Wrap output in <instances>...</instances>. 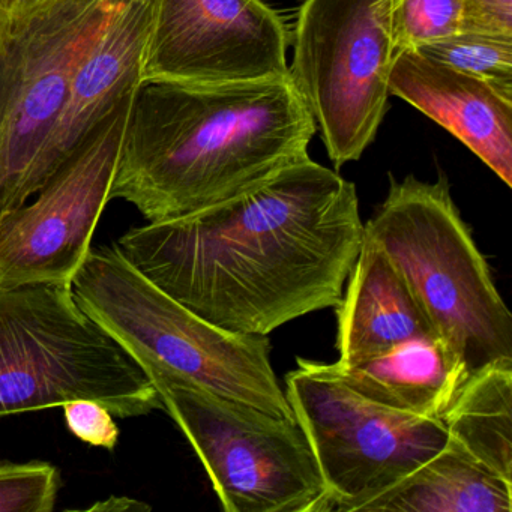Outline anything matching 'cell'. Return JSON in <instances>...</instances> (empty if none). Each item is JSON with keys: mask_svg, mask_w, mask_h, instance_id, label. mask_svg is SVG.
<instances>
[{"mask_svg": "<svg viewBox=\"0 0 512 512\" xmlns=\"http://www.w3.org/2000/svg\"><path fill=\"white\" fill-rule=\"evenodd\" d=\"M362 241L355 185L308 157L223 202L134 227L115 245L212 325L269 335L340 304Z\"/></svg>", "mask_w": 512, "mask_h": 512, "instance_id": "1", "label": "cell"}, {"mask_svg": "<svg viewBox=\"0 0 512 512\" xmlns=\"http://www.w3.org/2000/svg\"><path fill=\"white\" fill-rule=\"evenodd\" d=\"M316 122L289 74L254 82L140 83L110 200L149 221L223 202L310 157Z\"/></svg>", "mask_w": 512, "mask_h": 512, "instance_id": "2", "label": "cell"}, {"mask_svg": "<svg viewBox=\"0 0 512 512\" xmlns=\"http://www.w3.org/2000/svg\"><path fill=\"white\" fill-rule=\"evenodd\" d=\"M74 298L146 373H164L269 415L296 419L271 362L268 335L226 331L188 310L113 247L91 250Z\"/></svg>", "mask_w": 512, "mask_h": 512, "instance_id": "3", "label": "cell"}, {"mask_svg": "<svg viewBox=\"0 0 512 512\" xmlns=\"http://www.w3.org/2000/svg\"><path fill=\"white\" fill-rule=\"evenodd\" d=\"M364 235L394 263L466 379L512 362L511 313L445 176L433 184L391 179Z\"/></svg>", "mask_w": 512, "mask_h": 512, "instance_id": "4", "label": "cell"}, {"mask_svg": "<svg viewBox=\"0 0 512 512\" xmlns=\"http://www.w3.org/2000/svg\"><path fill=\"white\" fill-rule=\"evenodd\" d=\"M77 400L119 418L164 410L146 371L83 310L71 284L0 287V418Z\"/></svg>", "mask_w": 512, "mask_h": 512, "instance_id": "5", "label": "cell"}, {"mask_svg": "<svg viewBox=\"0 0 512 512\" xmlns=\"http://www.w3.org/2000/svg\"><path fill=\"white\" fill-rule=\"evenodd\" d=\"M116 0L0 10V214L40 191V166L74 73Z\"/></svg>", "mask_w": 512, "mask_h": 512, "instance_id": "6", "label": "cell"}, {"mask_svg": "<svg viewBox=\"0 0 512 512\" xmlns=\"http://www.w3.org/2000/svg\"><path fill=\"white\" fill-rule=\"evenodd\" d=\"M226 512H326L328 491L296 419L164 373H146Z\"/></svg>", "mask_w": 512, "mask_h": 512, "instance_id": "7", "label": "cell"}, {"mask_svg": "<svg viewBox=\"0 0 512 512\" xmlns=\"http://www.w3.org/2000/svg\"><path fill=\"white\" fill-rule=\"evenodd\" d=\"M296 362L284 392L319 464L326 512L361 511L448 443L440 419L368 400L341 379L334 364Z\"/></svg>", "mask_w": 512, "mask_h": 512, "instance_id": "8", "label": "cell"}, {"mask_svg": "<svg viewBox=\"0 0 512 512\" xmlns=\"http://www.w3.org/2000/svg\"><path fill=\"white\" fill-rule=\"evenodd\" d=\"M391 0H304L289 77L335 166L373 143L388 109Z\"/></svg>", "mask_w": 512, "mask_h": 512, "instance_id": "9", "label": "cell"}, {"mask_svg": "<svg viewBox=\"0 0 512 512\" xmlns=\"http://www.w3.org/2000/svg\"><path fill=\"white\" fill-rule=\"evenodd\" d=\"M134 92L91 131L37 200L0 214V287L71 284L110 202Z\"/></svg>", "mask_w": 512, "mask_h": 512, "instance_id": "10", "label": "cell"}, {"mask_svg": "<svg viewBox=\"0 0 512 512\" xmlns=\"http://www.w3.org/2000/svg\"><path fill=\"white\" fill-rule=\"evenodd\" d=\"M289 32L263 0H155L142 83L254 82L289 74Z\"/></svg>", "mask_w": 512, "mask_h": 512, "instance_id": "11", "label": "cell"}, {"mask_svg": "<svg viewBox=\"0 0 512 512\" xmlns=\"http://www.w3.org/2000/svg\"><path fill=\"white\" fill-rule=\"evenodd\" d=\"M154 8L155 0H116L103 31L74 73L67 103L41 160V188L113 107L142 83Z\"/></svg>", "mask_w": 512, "mask_h": 512, "instance_id": "12", "label": "cell"}, {"mask_svg": "<svg viewBox=\"0 0 512 512\" xmlns=\"http://www.w3.org/2000/svg\"><path fill=\"white\" fill-rule=\"evenodd\" d=\"M389 92L457 137L512 185V97L416 50L398 53Z\"/></svg>", "mask_w": 512, "mask_h": 512, "instance_id": "13", "label": "cell"}, {"mask_svg": "<svg viewBox=\"0 0 512 512\" xmlns=\"http://www.w3.org/2000/svg\"><path fill=\"white\" fill-rule=\"evenodd\" d=\"M347 280L346 293L335 307L338 367H353L409 341L437 337L394 263L365 235Z\"/></svg>", "mask_w": 512, "mask_h": 512, "instance_id": "14", "label": "cell"}, {"mask_svg": "<svg viewBox=\"0 0 512 512\" xmlns=\"http://www.w3.org/2000/svg\"><path fill=\"white\" fill-rule=\"evenodd\" d=\"M341 379L374 403L440 419L466 382L440 338L425 337L353 367L334 364Z\"/></svg>", "mask_w": 512, "mask_h": 512, "instance_id": "15", "label": "cell"}, {"mask_svg": "<svg viewBox=\"0 0 512 512\" xmlns=\"http://www.w3.org/2000/svg\"><path fill=\"white\" fill-rule=\"evenodd\" d=\"M361 511L511 512L512 484L449 439L430 460Z\"/></svg>", "mask_w": 512, "mask_h": 512, "instance_id": "16", "label": "cell"}, {"mask_svg": "<svg viewBox=\"0 0 512 512\" xmlns=\"http://www.w3.org/2000/svg\"><path fill=\"white\" fill-rule=\"evenodd\" d=\"M440 421L449 439L512 484V362L467 377Z\"/></svg>", "mask_w": 512, "mask_h": 512, "instance_id": "17", "label": "cell"}, {"mask_svg": "<svg viewBox=\"0 0 512 512\" xmlns=\"http://www.w3.org/2000/svg\"><path fill=\"white\" fill-rule=\"evenodd\" d=\"M416 52L479 77L512 97V37L508 35L460 32Z\"/></svg>", "mask_w": 512, "mask_h": 512, "instance_id": "18", "label": "cell"}, {"mask_svg": "<svg viewBox=\"0 0 512 512\" xmlns=\"http://www.w3.org/2000/svg\"><path fill=\"white\" fill-rule=\"evenodd\" d=\"M463 22L461 0H391L395 56L460 34Z\"/></svg>", "mask_w": 512, "mask_h": 512, "instance_id": "19", "label": "cell"}, {"mask_svg": "<svg viewBox=\"0 0 512 512\" xmlns=\"http://www.w3.org/2000/svg\"><path fill=\"white\" fill-rule=\"evenodd\" d=\"M61 476L52 464L0 466V512H50L55 508Z\"/></svg>", "mask_w": 512, "mask_h": 512, "instance_id": "20", "label": "cell"}, {"mask_svg": "<svg viewBox=\"0 0 512 512\" xmlns=\"http://www.w3.org/2000/svg\"><path fill=\"white\" fill-rule=\"evenodd\" d=\"M64 412L65 421L74 436L92 446L115 448L119 428L106 406L97 401L77 400L65 404Z\"/></svg>", "mask_w": 512, "mask_h": 512, "instance_id": "21", "label": "cell"}, {"mask_svg": "<svg viewBox=\"0 0 512 512\" xmlns=\"http://www.w3.org/2000/svg\"><path fill=\"white\" fill-rule=\"evenodd\" d=\"M463 31L512 37V0H461Z\"/></svg>", "mask_w": 512, "mask_h": 512, "instance_id": "22", "label": "cell"}, {"mask_svg": "<svg viewBox=\"0 0 512 512\" xmlns=\"http://www.w3.org/2000/svg\"><path fill=\"white\" fill-rule=\"evenodd\" d=\"M151 506L139 500L128 499V497H110L103 502L95 503L89 511L122 512V511H149Z\"/></svg>", "mask_w": 512, "mask_h": 512, "instance_id": "23", "label": "cell"}, {"mask_svg": "<svg viewBox=\"0 0 512 512\" xmlns=\"http://www.w3.org/2000/svg\"><path fill=\"white\" fill-rule=\"evenodd\" d=\"M41 0H16V7L14 10H22V8L32 7V5L38 4Z\"/></svg>", "mask_w": 512, "mask_h": 512, "instance_id": "24", "label": "cell"}]
</instances>
